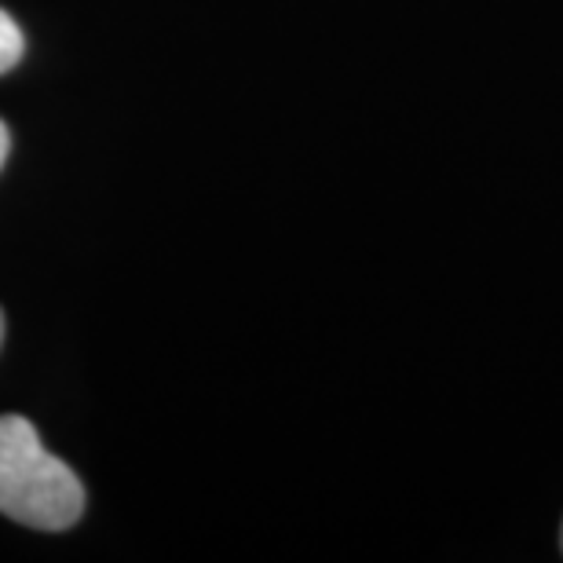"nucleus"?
<instances>
[{"mask_svg": "<svg viewBox=\"0 0 563 563\" xmlns=\"http://www.w3.org/2000/svg\"><path fill=\"white\" fill-rule=\"evenodd\" d=\"M8 146H11V136H8V125L0 121V168L8 162Z\"/></svg>", "mask_w": 563, "mask_h": 563, "instance_id": "7ed1b4c3", "label": "nucleus"}, {"mask_svg": "<svg viewBox=\"0 0 563 563\" xmlns=\"http://www.w3.org/2000/svg\"><path fill=\"white\" fill-rule=\"evenodd\" d=\"M0 512L33 531H66L85 512L77 472L48 454L26 418H0Z\"/></svg>", "mask_w": 563, "mask_h": 563, "instance_id": "f257e3e1", "label": "nucleus"}, {"mask_svg": "<svg viewBox=\"0 0 563 563\" xmlns=\"http://www.w3.org/2000/svg\"><path fill=\"white\" fill-rule=\"evenodd\" d=\"M22 52H26V41H22V30L15 26V19L8 11H0V74L15 70Z\"/></svg>", "mask_w": 563, "mask_h": 563, "instance_id": "f03ea898", "label": "nucleus"}, {"mask_svg": "<svg viewBox=\"0 0 563 563\" xmlns=\"http://www.w3.org/2000/svg\"><path fill=\"white\" fill-rule=\"evenodd\" d=\"M0 341H4V314H0Z\"/></svg>", "mask_w": 563, "mask_h": 563, "instance_id": "20e7f679", "label": "nucleus"}]
</instances>
